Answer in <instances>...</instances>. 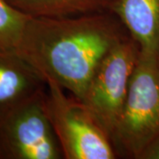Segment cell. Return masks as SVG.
<instances>
[{
	"instance_id": "6",
	"label": "cell",
	"mask_w": 159,
	"mask_h": 159,
	"mask_svg": "<svg viewBox=\"0 0 159 159\" xmlns=\"http://www.w3.org/2000/svg\"><path fill=\"white\" fill-rule=\"evenodd\" d=\"M46 88V81L15 50L0 51V119Z\"/></svg>"
},
{
	"instance_id": "9",
	"label": "cell",
	"mask_w": 159,
	"mask_h": 159,
	"mask_svg": "<svg viewBox=\"0 0 159 159\" xmlns=\"http://www.w3.org/2000/svg\"><path fill=\"white\" fill-rule=\"evenodd\" d=\"M31 16L0 0V51L16 50Z\"/></svg>"
},
{
	"instance_id": "8",
	"label": "cell",
	"mask_w": 159,
	"mask_h": 159,
	"mask_svg": "<svg viewBox=\"0 0 159 159\" xmlns=\"http://www.w3.org/2000/svg\"><path fill=\"white\" fill-rule=\"evenodd\" d=\"M31 17L59 18L111 11L116 0H6Z\"/></svg>"
},
{
	"instance_id": "4",
	"label": "cell",
	"mask_w": 159,
	"mask_h": 159,
	"mask_svg": "<svg viewBox=\"0 0 159 159\" xmlns=\"http://www.w3.org/2000/svg\"><path fill=\"white\" fill-rule=\"evenodd\" d=\"M139 55V46L129 35L120 41L102 59L80 100L111 140Z\"/></svg>"
},
{
	"instance_id": "3",
	"label": "cell",
	"mask_w": 159,
	"mask_h": 159,
	"mask_svg": "<svg viewBox=\"0 0 159 159\" xmlns=\"http://www.w3.org/2000/svg\"><path fill=\"white\" fill-rule=\"evenodd\" d=\"M45 107L65 158H116L106 132L80 100L67 96L56 82L46 81Z\"/></svg>"
},
{
	"instance_id": "10",
	"label": "cell",
	"mask_w": 159,
	"mask_h": 159,
	"mask_svg": "<svg viewBox=\"0 0 159 159\" xmlns=\"http://www.w3.org/2000/svg\"><path fill=\"white\" fill-rule=\"evenodd\" d=\"M139 159H159V135L148 144Z\"/></svg>"
},
{
	"instance_id": "2",
	"label": "cell",
	"mask_w": 159,
	"mask_h": 159,
	"mask_svg": "<svg viewBox=\"0 0 159 159\" xmlns=\"http://www.w3.org/2000/svg\"><path fill=\"white\" fill-rule=\"evenodd\" d=\"M158 135L159 57L140 51L111 142L115 150L139 159Z\"/></svg>"
},
{
	"instance_id": "7",
	"label": "cell",
	"mask_w": 159,
	"mask_h": 159,
	"mask_svg": "<svg viewBox=\"0 0 159 159\" xmlns=\"http://www.w3.org/2000/svg\"><path fill=\"white\" fill-rule=\"evenodd\" d=\"M111 11L142 53L159 57V0H116Z\"/></svg>"
},
{
	"instance_id": "1",
	"label": "cell",
	"mask_w": 159,
	"mask_h": 159,
	"mask_svg": "<svg viewBox=\"0 0 159 159\" xmlns=\"http://www.w3.org/2000/svg\"><path fill=\"white\" fill-rule=\"evenodd\" d=\"M111 11L59 18L31 17L15 51L45 81L81 100L93 75L127 36Z\"/></svg>"
},
{
	"instance_id": "5",
	"label": "cell",
	"mask_w": 159,
	"mask_h": 159,
	"mask_svg": "<svg viewBox=\"0 0 159 159\" xmlns=\"http://www.w3.org/2000/svg\"><path fill=\"white\" fill-rule=\"evenodd\" d=\"M45 89L0 119V158L62 157V150L46 111Z\"/></svg>"
}]
</instances>
